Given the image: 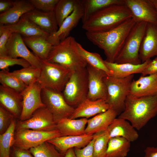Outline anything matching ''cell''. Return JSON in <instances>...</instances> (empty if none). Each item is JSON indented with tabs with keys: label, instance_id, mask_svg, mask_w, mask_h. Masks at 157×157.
Returning <instances> with one entry per match:
<instances>
[{
	"label": "cell",
	"instance_id": "obj_37",
	"mask_svg": "<svg viewBox=\"0 0 157 157\" xmlns=\"http://www.w3.org/2000/svg\"><path fill=\"white\" fill-rule=\"evenodd\" d=\"M12 72L27 86L37 82L40 69L31 66Z\"/></svg>",
	"mask_w": 157,
	"mask_h": 157
},
{
	"label": "cell",
	"instance_id": "obj_47",
	"mask_svg": "<svg viewBox=\"0 0 157 157\" xmlns=\"http://www.w3.org/2000/svg\"><path fill=\"white\" fill-rule=\"evenodd\" d=\"M144 157H157V147H148L144 150Z\"/></svg>",
	"mask_w": 157,
	"mask_h": 157
},
{
	"label": "cell",
	"instance_id": "obj_13",
	"mask_svg": "<svg viewBox=\"0 0 157 157\" xmlns=\"http://www.w3.org/2000/svg\"><path fill=\"white\" fill-rule=\"evenodd\" d=\"M42 88L37 82L27 86L21 93L23 98V107L19 121L29 119L38 109L45 107L41 98Z\"/></svg>",
	"mask_w": 157,
	"mask_h": 157
},
{
	"label": "cell",
	"instance_id": "obj_14",
	"mask_svg": "<svg viewBox=\"0 0 157 157\" xmlns=\"http://www.w3.org/2000/svg\"><path fill=\"white\" fill-rule=\"evenodd\" d=\"M136 23L144 22L157 24L156 9L150 0H124Z\"/></svg>",
	"mask_w": 157,
	"mask_h": 157
},
{
	"label": "cell",
	"instance_id": "obj_31",
	"mask_svg": "<svg viewBox=\"0 0 157 157\" xmlns=\"http://www.w3.org/2000/svg\"><path fill=\"white\" fill-rule=\"evenodd\" d=\"M131 142L120 137L110 138L106 157H126L130 150Z\"/></svg>",
	"mask_w": 157,
	"mask_h": 157
},
{
	"label": "cell",
	"instance_id": "obj_48",
	"mask_svg": "<svg viewBox=\"0 0 157 157\" xmlns=\"http://www.w3.org/2000/svg\"><path fill=\"white\" fill-rule=\"evenodd\" d=\"M65 157H76L74 148L68 150L65 153Z\"/></svg>",
	"mask_w": 157,
	"mask_h": 157
},
{
	"label": "cell",
	"instance_id": "obj_26",
	"mask_svg": "<svg viewBox=\"0 0 157 157\" xmlns=\"http://www.w3.org/2000/svg\"><path fill=\"white\" fill-rule=\"evenodd\" d=\"M12 33L20 34L22 37H29L40 35L49 37L50 35L33 23L24 15L16 23L12 24L1 25Z\"/></svg>",
	"mask_w": 157,
	"mask_h": 157
},
{
	"label": "cell",
	"instance_id": "obj_12",
	"mask_svg": "<svg viewBox=\"0 0 157 157\" xmlns=\"http://www.w3.org/2000/svg\"><path fill=\"white\" fill-rule=\"evenodd\" d=\"M26 46L20 34L13 33L6 45L7 56L14 58H21L26 60L31 66L40 69V59L31 52Z\"/></svg>",
	"mask_w": 157,
	"mask_h": 157
},
{
	"label": "cell",
	"instance_id": "obj_30",
	"mask_svg": "<svg viewBox=\"0 0 157 157\" xmlns=\"http://www.w3.org/2000/svg\"><path fill=\"white\" fill-rule=\"evenodd\" d=\"M83 14L81 20L84 23L92 15L111 5H125L124 0H83Z\"/></svg>",
	"mask_w": 157,
	"mask_h": 157
},
{
	"label": "cell",
	"instance_id": "obj_15",
	"mask_svg": "<svg viewBox=\"0 0 157 157\" xmlns=\"http://www.w3.org/2000/svg\"><path fill=\"white\" fill-rule=\"evenodd\" d=\"M83 14V0H78L72 13L64 20L57 31L48 38L49 41L54 45L69 37L71 31L82 19Z\"/></svg>",
	"mask_w": 157,
	"mask_h": 157
},
{
	"label": "cell",
	"instance_id": "obj_39",
	"mask_svg": "<svg viewBox=\"0 0 157 157\" xmlns=\"http://www.w3.org/2000/svg\"><path fill=\"white\" fill-rule=\"evenodd\" d=\"M15 65L21 66L23 68L31 66L26 60L22 58H13L8 56H0V69L1 70L8 69L9 67Z\"/></svg>",
	"mask_w": 157,
	"mask_h": 157
},
{
	"label": "cell",
	"instance_id": "obj_6",
	"mask_svg": "<svg viewBox=\"0 0 157 157\" xmlns=\"http://www.w3.org/2000/svg\"><path fill=\"white\" fill-rule=\"evenodd\" d=\"M88 91V74L86 67L71 71L62 93L67 103L75 108L87 98Z\"/></svg>",
	"mask_w": 157,
	"mask_h": 157
},
{
	"label": "cell",
	"instance_id": "obj_40",
	"mask_svg": "<svg viewBox=\"0 0 157 157\" xmlns=\"http://www.w3.org/2000/svg\"><path fill=\"white\" fill-rule=\"evenodd\" d=\"M15 118H17L11 113L0 105V134L6 131Z\"/></svg>",
	"mask_w": 157,
	"mask_h": 157
},
{
	"label": "cell",
	"instance_id": "obj_24",
	"mask_svg": "<svg viewBox=\"0 0 157 157\" xmlns=\"http://www.w3.org/2000/svg\"><path fill=\"white\" fill-rule=\"evenodd\" d=\"M106 130L110 138L120 137L131 142L137 140L139 137L138 132L131 124L119 117L116 118Z\"/></svg>",
	"mask_w": 157,
	"mask_h": 157
},
{
	"label": "cell",
	"instance_id": "obj_21",
	"mask_svg": "<svg viewBox=\"0 0 157 157\" xmlns=\"http://www.w3.org/2000/svg\"><path fill=\"white\" fill-rule=\"evenodd\" d=\"M94 134L61 136L50 140L48 142L53 144L62 153L65 154L69 149L82 148L93 139Z\"/></svg>",
	"mask_w": 157,
	"mask_h": 157
},
{
	"label": "cell",
	"instance_id": "obj_3",
	"mask_svg": "<svg viewBox=\"0 0 157 157\" xmlns=\"http://www.w3.org/2000/svg\"><path fill=\"white\" fill-rule=\"evenodd\" d=\"M131 17V13L125 5H111L92 15L83 24L82 28L86 32H105Z\"/></svg>",
	"mask_w": 157,
	"mask_h": 157
},
{
	"label": "cell",
	"instance_id": "obj_23",
	"mask_svg": "<svg viewBox=\"0 0 157 157\" xmlns=\"http://www.w3.org/2000/svg\"><path fill=\"white\" fill-rule=\"evenodd\" d=\"M35 8L29 0L14 1L13 6L9 10L0 13V24L8 25L14 24L17 22L22 16Z\"/></svg>",
	"mask_w": 157,
	"mask_h": 157
},
{
	"label": "cell",
	"instance_id": "obj_32",
	"mask_svg": "<svg viewBox=\"0 0 157 157\" xmlns=\"http://www.w3.org/2000/svg\"><path fill=\"white\" fill-rule=\"evenodd\" d=\"M77 46L80 54L87 65L95 68L102 70L108 75H111V72L106 66L104 60H103L99 54L87 51L78 42Z\"/></svg>",
	"mask_w": 157,
	"mask_h": 157
},
{
	"label": "cell",
	"instance_id": "obj_46",
	"mask_svg": "<svg viewBox=\"0 0 157 157\" xmlns=\"http://www.w3.org/2000/svg\"><path fill=\"white\" fill-rule=\"evenodd\" d=\"M14 1L10 0H0V13L9 10L13 6Z\"/></svg>",
	"mask_w": 157,
	"mask_h": 157
},
{
	"label": "cell",
	"instance_id": "obj_41",
	"mask_svg": "<svg viewBox=\"0 0 157 157\" xmlns=\"http://www.w3.org/2000/svg\"><path fill=\"white\" fill-rule=\"evenodd\" d=\"M59 0H29L35 8L47 12L54 11Z\"/></svg>",
	"mask_w": 157,
	"mask_h": 157
},
{
	"label": "cell",
	"instance_id": "obj_17",
	"mask_svg": "<svg viewBox=\"0 0 157 157\" xmlns=\"http://www.w3.org/2000/svg\"><path fill=\"white\" fill-rule=\"evenodd\" d=\"M24 15L50 35L55 33L59 28L54 11L44 12L35 8Z\"/></svg>",
	"mask_w": 157,
	"mask_h": 157
},
{
	"label": "cell",
	"instance_id": "obj_45",
	"mask_svg": "<svg viewBox=\"0 0 157 157\" xmlns=\"http://www.w3.org/2000/svg\"><path fill=\"white\" fill-rule=\"evenodd\" d=\"M10 157H35L28 150H22L13 147L11 148Z\"/></svg>",
	"mask_w": 157,
	"mask_h": 157
},
{
	"label": "cell",
	"instance_id": "obj_1",
	"mask_svg": "<svg viewBox=\"0 0 157 157\" xmlns=\"http://www.w3.org/2000/svg\"><path fill=\"white\" fill-rule=\"evenodd\" d=\"M136 23L131 17L118 26L101 32H86L88 39L103 50L106 61L115 62L131 31Z\"/></svg>",
	"mask_w": 157,
	"mask_h": 157
},
{
	"label": "cell",
	"instance_id": "obj_16",
	"mask_svg": "<svg viewBox=\"0 0 157 157\" xmlns=\"http://www.w3.org/2000/svg\"><path fill=\"white\" fill-rule=\"evenodd\" d=\"M86 67L88 80L87 98L92 101L100 99L106 100L107 92L104 78L108 74L105 72L88 65Z\"/></svg>",
	"mask_w": 157,
	"mask_h": 157
},
{
	"label": "cell",
	"instance_id": "obj_44",
	"mask_svg": "<svg viewBox=\"0 0 157 157\" xmlns=\"http://www.w3.org/2000/svg\"><path fill=\"white\" fill-rule=\"evenodd\" d=\"M156 73H157V57L150 60L141 74L145 76Z\"/></svg>",
	"mask_w": 157,
	"mask_h": 157
},
{
	"label": "cell",
	"instance_id": "obj_25",
	"mask_svg": "<svg viewBox=\"0 0 157 157\" xmlns=\"http://www.w3.org/2000/svg\"><path fill=\"white\" fill-rule=\"evenodd\" d=\"M118 115L115 111L110 108L88 119L85 134H94L106 130Z\"/></svg>",
	"mask_w": 157,
	"mask_h": 157
},
{
	"label": "cell",
	"instance_id": "obj_11",
	"mask_svg": "<svg viewBox=\"0 0 157 157\" xmlns=\"http://www.w3.org/2000/svg\"><path fill=\"white\" fill-rule=\"evenodd\" d=\"M56 122L52 114L45 107L35 111L29 119L17 122L16 130L29 129L50 131L56 130Z\"/></svg>",
	"mask_w": 157,
	"mask_h": 157
},
{
	"label": "cell",
	"instance_id": "obj_10",
	"mask_svg": "<svg viewBox=\"0 0 157 157\" xmlns=\"http://www.w3.org/2000/svg\"><path fill=\"white\" fill-rule=\"evenodd\" d=\"M62 136L57 130L44 131L29 129L15 131L14 142L12 147L16 149L29 150L44 142Z\"/></svg>",
	"mask_w": 157,
	"mask_h": 157
},
{
	"label": "cell",
	"instance_id": "obj_43",
	"mask_svg": "<svg viewBox=\"0 0 157 157\" xmlns=\"http://www.w3.org/2000/svg\"><path fill=\"white\" fill-rule=\"evenodd\" d=\"M93 138L85 147L82 148H74L76 157H94L93 152Z\"/></svg>",
	"mask_w": 157,
	"mask_h": 157
},
{
	"label": "cell",
	"instance_id": "obj_5",
	"mask_svg": "<svg viewBox=\"0 0 157 157\" xmlns=\"http://www.w3.org/2000/svg\"><path fill=\"white\" fill-rule=\"evenodd\" d=\"M133 77L134 74L122 78L107 75L104 78L107 92L106 101L118 115L124 110Z\"/></svg>",
	"mask_w": 157,
	"mask_h": 157
},
{
	"label": "cell",
	"instance_id": "obj_36",
	"mask_svg": "<svg viewBox=\"0 0 157 157\" xmlns=\"http://www.w3.org/2000/svg\"><path fill=\"white\" fill-rule=\"evenodd\" d=\"M56 148L46 141L29 150L35 157H65V154L58 151Z\"/></svg>",
	"mask_w": 157,
	"mask_h": 157
},
{
	"label": "cell",
	"instance_id": "obj_9",
	"mask_svg": "<svg viewBox=\"0 0 157 157\" xmlns=\"http://www.w3.org/2000/svg\"><path fill=\"white\" fill-rule=\"evenodd\" d=\"M41 96L45 107L52 114L56 122L61 119L70 118L74 108L66 102L62 92L42 88Z\"/></svg>",
	"mask_w": 157,
	"mask_h": 157
},
{
	"label": "cell",
	"instance_id": "obj_18",
	"mask_svg": "<svg viewBox=\"0 0 157 157\" xmlns=\"http://www.w3.org/2000/svg\"><path fill=\"white\" fill-rule=\"evenodd\" d=\"M157 57V24L147 23L139 51L142 63Z\"/></svg>",
	"mask_w": 157,
	"mask_h": 157
},
{
	"label": "cell",
	"instance_id": "obj_20",
	"mask_svg": "<svg viewBox=\"0 0 157 157\" xmlns=\"http://www.w3.org/2000/svg\"><path fill=\"white\" fill-rule=\"evenodd\" d=\"M110 108L109 105L104 99L92 101L87 98L75 108L70 118L76 119L84 118L88 119Z\"/></svg>",
	"mask_w": 157,
	"mask_h": 157
},
{
	"label": "cell",
	"instance_id": "obj_8",
	"mask_svg": "<svg viewBox=\"0 0 157 157\" xmlns=\"http://www.w3.org/2000/svg\"><path fill=\"white\" fill-rule=\"evenodd\" d=\"M147 23H136L128 35L115 62L118 64H141L139 51L144 35Z\"/></svg>",
	"mask_w": 157,
	"mask_h": 157
},
{
	"label": "cell",
	"instance_id": "obj_49",
	"mask_svg": "<svg viewBox=\"0 0 157 157\" xmlns=\"http://www.w3.org/2000/svg\"><path fill=\"white\" fill-rule=\"evenodd\" d=\"M150 1L154 6L156 9L157 14V0H150Z\"/></svg>",
	"mask_w": 157,
	"mask_h": 157
},
{
	"label": "cell",
	"instance_id": "obj_35",
	"mask_svg": "<svg viewBox=\"0 0 157 157\" xmlns=\"http://www.w3.org/2000/svg\"><path fill=\"white\" fill-rule=\"evenodd\" d=\"M0 82L1 85L21 93L27 87L12 72H9L8 69L0 71Z\"/></svg>",
	"mask_w": 157,
	"mask_h": 157
},
{
	"label": "cell",
	"instance_id": "obj_4",
	"mask_svg": "<svg viewBox=\"0 0 157 157\" xmlns=\"http://www.w3.org/2000/svg\"><path fill=\"white\" fill-rule=\"evenodd\" d=\"M77 43L74 38L69 36L52 46L46 60L60 64L71 71L86 67L87 64L79 53Z\"/></svg>",
	"mask_w": 157,
	"mask_h": 157
},
{
	"label": "cell",
	"instance_id": "obj_33",
	"mask_svg": "<svg viewBox=\"0 0 157 157\" xmlns=\"http://www.w3.org/2000/svg\"><path fill=\"white\" fill-rule=\"evenodd\" d=\"M16 119L12 121L5 132L0 134V157H10L11 150L14 142Z\"/></svg>",
	"mask_w": 157,
	"mask_h": 157
},
{
	"label": "cell",
	"instance_id": "obj_38",
	"mask_svg": "<svg viewBox=\"0 0 157 157\" xmlns=\"http://www.w3.org/2000/svg\"><path fill=\"white\" fill-rule=\"evenodd\" d=\"M110 138L106 130L94 134L93 144L94 157H106Z\"/></svg>",
	"mask_w": 157,
	"mask_h": 157
},
{
	"label": "cell",
	"instance_id": "obj_34",
	"mask_svg": "<svg viewBox=\"0 0 157 157\" xmlns=\"http://www.w3.org/2000/svg\"><path fill=\"white\" fill-rule=\"evenodd\" d=\"M78 0H59L54 12L59 27L64 20L73 11Z\"/></svg>",
	"mask_w": 157,
	"mask_h": 157
},
{
	"label": "cell",
	"instance_id": "obj_2",
	"mask_svg": "<svg viewBox=\"0 0 157 157\" xmlns=\"http://www.w3.org/2000/svg\"><path fill=\"white\" fill-rule=\"evenodd\" d=\"M157 115V93L135 97L129 94L126 100L124 111L118 117L129 121L139 130Z\"/></svg>",
	"mask_w": 157,
	"mask_h": 157
},
{
	"label": "cell",
	"instance_id": "obj_7",
	"mask_svg": "<svg viewBox=\"0 0 157 157\" xmlns=\"http://www.w3.org/2000/svg\"><path fill=\"white\" fill-rule=\"evenodd\" d=\"M40 59V73L37 82L42 88L62 92L71 71L58 64Z\"/></svg>",
	"mask_w": 157,
	"mask_h": 157
},
{
	"label": "cell",
	"instance_id": "obj_42",
	"mask_svg": "<svg viewBox=\"0 0 157 157\" xmlns=\"http://www.w3.org/2000/svg\"><path fill=\"white\" fill-rule=\"evenodd\" d=\"M12 33L0 25V56H7L6 45Z\"/></svg>",
	"mask_w": 157,
	"mask_h": 157
},
{
	"label": "cell",
	"instance_id": "obj_27",
	"mask_svg": "<svg viewBox=\"0 0 157 157\" xmlns=\"http://www.w3.org/2000/svg\"><path fill=\"white\" fill-rule=\"evenodd\" d=\"M88 120V119L84 118L77 119L64 118L57 122L56 129L62 136L83 135L86 134L85 129Z\"/></svg>",
	"mask_w": 157,
	"mask_h": 157
},
{
	"label": "cell",
	"instance_id": "obj_19",
	"mask_svg": "<svg viewBox=\"0 0 157 157\" xmlns=\"http://www.w3.org/2000/svg\"><path fill=\"white\" fill-rule=\"evenodd\" d=\"M0 105L19 119L23 107V98L21 93L1 85Z\"/></svg>",
	"mask_w": 157,
	"mask_h": 157
},
{
	"label": "cell",
	"instance_id": "obj_29",
	"mask_svg": "<svg viewBox=\"0 0 157 157\" xmlns=\"http://www.w3.org/2000/svg\"><path fill=\"white\" fill-rule=\"evenodd\" d=\"M48 37L37 35L22 38L26 46L35 55L40 59L46 60L53 46L48 40Z\"/></svg>",
	"mask_w": 157,
	"mask_h": 157
},
{
	"label": "cell",
	"instance_id": "obj_28",
	"mask_svg": "<svg viewBox=\"0 0 157 157\" xmlns=\"http://www.w3.org/2000/svg\"><path fill=\"white\" fill-rule=\"evenodd\" d=\"M151 60L141 64L135 65L129 63L118 64L104 60L105 63L111 72L110 75L119 78L128 76L135 74H142Z\"/></svg>",
	"mask_w": 157,
	"mask_h": 157
},
{
	"label": "cell",
	"instance_id": "obj_22",
	"mask_svg": "<svg viewBox=\"0 0 157 157\" xmlns=\"http://www.w3.org/2000/svg\"><path fill=\"white\" fill-rule=\"evenodd\" d=\"M157 93V73L140 76L132 81L129 94L142 97Z\"/></svg>",
	"mask_w": 157,
	"mask_h": 157
}]
</instances>
